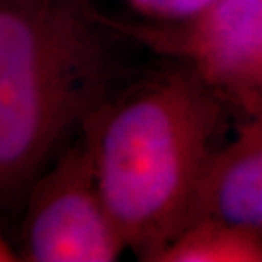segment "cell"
<instances>
[{
  "label": "cell",
  "instance_id": "7a4b0ae2",
  "mask_svg": "<svg viewBox=\"0 0 262 262\" xmlns=\"http://www.w3.org/2000/svg\"><path fill=\"white\" fill-rule=\"evenodd\" d=\"M111 61L83 0H0V191L34 182L65 135L106 101Z\"/></svg>",
  "mask_w": 262,
  "mask_h": 262
},
{
  "label": "cell",
  "instance_id": "5b68a950",
  "mask_svg": "<svg viewBox=\"0 0 262 262\" xmlns=\"http://www.w3.org/2000/svg\"><path fill=\"white\" fill-rule=\"evenodd\" d=\"M201 218L262 233V114L247 118L232 143L213 155L187 225Z\"/></svg>",
  "mask_w": 262,
  "mask_h": 262
},
{
  "label": "cell",
  "instance_id": "3957f363",
  "mask_svg": "<svg viewBox=\"0 0 262 262\" xmlns=\"http://www.w3.org/2000/svg\"><path fill=\"white\" fill-rule=\"evenodd\" d=\"M131 33L179 58L245 118L262 114V0H216L194 17Z\"/></svg>",
  "mask_w": 262,
  "mask_h": 262
},
{
  "label": "cell",
  "instance_id": "277c9868",
  "mask_svg": "<svg viewBox=\"0 0 262 262\" xmlns=\"http://www.w3.org/2000/svg\"><path fill=\"white\" fill-rule=\"evenodd\" d=\"M24 260L113 262L128 249L99 189L87 141H78L31 184Z\"/></svg>",
  "mask_w": 262,
  "mask_h": 262
},
{
  "label": "cell",
  "instance_id": "ba28073f",
  "mask_svg": "<svg viewBox=\"0 0 262 262\" xmlns=\"http://www.w3.org/2000/svg\"><path fill=\"white\" fill-rule=\"evenodd\" d=\"M83 2H87V0H83Z\"/></svg>",
  "mask_w": 262,
  "mask_h": 262
},
{
  "label": "cell",
  "instance_id": "8992f818",
  "mask_svg": "<svg viewBox=\"0 0 262 262\" xmlns=\"http://www.w3.org/2000/svg\"><path fill=\"white\" fill-rule=\"evenodd\" d=\"M154 262H262V233L201 218L187 225Z\"/></svg>",
  "mask_w": 262,
  "mask_h": 262
},
{
  "label": "cell",
  "instance_id": "52a82bcc",
  "mask_svg": "<svg viewBox=\"0 0 262 262\" xmlns=\"http://www.w3.org/2000/svg\"><path fill=\"white\" fill-rule=\"evenodd\" d=\"M136 12L160 23H179L194 17L216 0H126Z\"/></svg>",
  "mask_w": 262,
  "mask_h": 262
},
{
  "label": "cell",
  "instance_id": "6da1fadb",
  "mask_svg": "<svg viewBox=\"0 0 262 262\" xmlns=\"http://www.w3.org/2000/svg\"><path fill=\"white\" fill-rule=\"evenodd\" d=\"M225 106L184 67L106 99L83 121L102 199L140 259L155 260L189 223Z\"/></svg>",
  "mask_w": 262,
  "mask_h": 262
}]
</instances>
